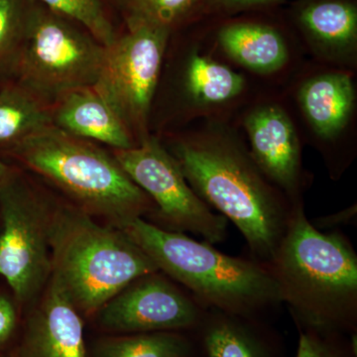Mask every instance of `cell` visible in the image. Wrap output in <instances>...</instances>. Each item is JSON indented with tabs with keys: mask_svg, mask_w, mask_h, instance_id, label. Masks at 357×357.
Wrapping results in <instances>:
<instances>
[{
	"mask_svg": "<svg viewBox=\"0 0 357 357\" xmlns=\"http://www.w3.org/2000/svg\"><path fill=\"white\" fill-rule=\"evenodd\" d=\"M169 152L199 198L241 231L249 257L269 266L297 206L265 177L245 145L213 126L176 140Z\"/></svg>",
	"mask_w": 357,
	"mask_h": 357,
	"instance_id": "1",
	"label": "cell"
},
{
	"mask_svg": "<svg viewBox=\"0 0 357 357\" xmlns=\"http://www.w3.org/2000/svg\"><path fill=\"white\" fill-rule=\"evenodd\" d=\"M269 267L295 325L356 333L357 255L344 232L316 229L300 204Z\"/></svg>",
	"mask_w": 357,
	"mask_h": 357,
	"instance_id": "2",
	"label": "cell"
},
{
	"mask_svg": "<svg viewBox=\"0 0 357 357\" xmlns=\"http://www.w3.org/2000/svg\"><path fill=\"white\" fill-rule=\"evenodd\" d=\"M160 271L187 289L206 309L267 319L283 305L266 264L225 255L206 241L162 229L143 218L122 229Z\"/></svg>",
	"mask_w": 357,
	"mask_h": 357,
	"instance_id": "3",
	"label": "cell"
},
{
	"mask_svg": "<svg viewBox=\"0 0 357 357\" xmlns=\"http://www.w3.org/2000/svg\"><path fill=\"white\" fill-rule=\"evenodd\" d=\"M49 243L51 278L81 314L100 312L129 284L159 270L123 230L100 225L79 206L53 208Z\"/></svg>",
	"mask_w": 357,
	"mask_h": 357,
	"instance_id": "4",
	"label": "cell"
},
{
	"mask_svg": "<svg viewBox=\"0 0 357 357\" xmlns=\"http://www.w3.org/2000/svg\"><path fill=\"white\" fill-rule=\"evenodd\" d=\"M10 152L60 188L79 208L105 218L117 229L156 211L153 202L114 156L55 126L30 136Z\"/></svg>",
	"mask_w": 357,
	"mask_h": 357,
	"instance_id": "5",
	"label": "cell"
},
{
	"mask_svg": "<svg viewBox=\"0 0 357 357\" xmlns=\"http://www.w3.org/2000/svg\"><path fill=\"white\" fill-rule=\"evenodd\" d=\"M105 54L82 26L35 2L14 77L51 107L70 91L93 88Z\"/></svg>",
	"mask_w": 357,
	"mask_h": 357,
	"instance_id": "6",
	"label": "cell"
},
{
	"mask_svg": "<svg viewBox=\"0 0 357 357\" xmlns=\"http://www.w3.org/2000/svg\"><path fill=\"white\" fill-rule=\"evenodd\" d=\"M52 208L16 176L0 184V275L15 299H36L51 278Z\"/></svg>",
	"mask_w": 357,
	"mask_h": 357,
	"instance_id": "7",
	"label": "cell"
},
{
	"mask_svg": "<svg viewBox=\"0 0 357 357\" xmlns=\"http://www.w3.org/2000/svg\"><path fill=\"white\" fill-rule=\"evenodd\" d=\"M114 158L153 202L165 229L196 234L213 245L227 241L229 220L194 192L177 161L156 138L146 136L132 148L114 150Z\"/></svg>",
	"mask_w": 357,
	"mask_h": 357,
	"instance_id": "8",
	"label": "cell"
},
{
	"mask_svg": "<svg viewBox=\"0 0 357 357\" xmlns=\"http://www.w3.org/2000/svg\"><path fill=\"white\" fill-rule=\"evenodd\" d=\"M170 30L153 26L128 28L105 47L96 93L121 117L131 134L142 133L165 54Z\"/></svg>",
	"mask_w": 357,
	"mask_h": 357,
	"instance_id": "9",
	"label": "cell"
},
{
	"mask_svg": "<svg viewBox=\"0 0 357 357\" xmlns=\"http://www.w3.org/2000/svg\"><path fill=\"white\" fill-rule=\"evenodd\" d=\"M208 310L187 289L158 270L129 284L98 312L105 328L131 335L194 333Z\"/></svg>",
	"mask_w": 357,
	"mask_h": 357,
	"instance_id": "10",
	"label": "cell"
},
{
	"mask_svg": "<svg viewBox=\"0 0 357 357\" xmlns=\"http://www.w3.org/2000/svg\"><path fill=\"white\" fill-rule=\"evenodd\" d=\"M244 128L250 154L265 177L280 190L294 206L304 204L306 176L303 170L299 137L285 110L263 105L251 110Z\"/></svg>",
	"mask_w": 357,
	"mask_h": 357,
	"instance_id": "11",
	"label": "cell"
},
{
	"mask_svg": "<svg viewBox=\"0 0 357 357\" xmlns=\"http://www.w3.org/2000/svg\"><path fill=\"white\" fill-rule=\"evenodd\" d=\"M22 357H88L81 312L50 278L28 323Z\"/></svg>",
	"mask_w": 357,
	"mask_h": 357,
	"instance_id": "12",
	"label": "cell"
},
{
	"mask_svg": "<svg viewBox=\"0 0 357 357\" xmlns=\"http://www.w3.org/2000/svg\"><path fill=\"white\" fill-rule=\"evenodd\" d=\"M194 335L199 357H284L267 319L208 309Z\"/></svg>",
	"mask_w": 357,
	"mask_h": 357,
	"instance_id": "13",
	"label": "cell"
},
{
	"mask_svg": "<svg viewBox=\"0 0 357 357\" xmlns=\"http://www.w3.org/2000/svg\"><path fill=\"white\" fill-rule=\"evenodd\" d=\"M55 128L84 140H95L115 150L135 146L132 134L121 117L93 88L70 91L51 107Z\"/></svg>",
	"mask_w": 357,
	"mask_h": 357,
	"instance_id": "14",
	"label": "cell"
},
{
	"mask_svg": "<svg viewBox=\"0 0 357 357\" xmlns=\"http://www.w3.org/2000/svg\"><path fill=\"white\" fill-rule=\"evenodd\" d=\"M301 107L321 139H335L349 123L356 91L351 76L325 73L307 79L299 93Z\"/></svg>",
	"mask_w": 357,
	"mask_h": 357,
	"instance_id": "15",
	"label": "cell"
},
{
	"mask_svg": "<svg viewBox=\"0 0 357 357\" xmlns=\"http://www.w3.org/2000/svg\"><path fill=\"white\" fill-rule=\"evenodd\" d=\"M218 42L232 60L259 74L276 72L287 63L289 58L283 35L266 23H227L218 30Z\"/></svg>",
	"mask_w": 357,
	"mask_h": 357,
	"instance_id": "16",
	"label": "cell"
},
{
	"mask_svg": "<svg viewBox=\"0 0 357 357\" xmlns=\"http://www.w3.org/2000/svg\"><path fill=\"white\" fill-rule=\"evenodd\" d=\"M296 20L314 47L330 55L351 53L357 43V8L349 0H305Z\"/></svg>",
	"mask_w": 357,
	"mask_h": 357,
	"instance_id": "17",
	"label": "cell"
},
{
	"mask_svg": "<svg viewBox=\"0 0 357 357\" xmlns=\"http://www.w3.org/2000/svg\"><path fill=\"white\" fill-rule=\"evenodd\" d=\"M54 126L51 107L20 84L0 89V149L10 151L30 136Z\"/></svg>",
	"mask_w": 357,
	"mask_h": 357,
	"instance_id": "18",
	"label": "cell"
},
{
	"mask_svg": "<svg viewBox=\"0 0 357 357\" xmlns=\"http://www.w3.org/2000/svg\"><path fill=\"white\" fill-rule=\"evenodd\" d=\"M243 76L227 66L194 51L185 65V95L199 107H213L234 100L243 93Z\"/></svg>",
	"mask_w": 357,
	"mask_h": 357,
	"instance_id": "19",
	"label": "cell"
},
{
	"mask_svg": "<svg viewBox=\"0 0 357 357\" xmlns=\"http://www.w3.org/2000/svg\"><path fill=\"white\" fill-rule=\"evenodd\" d=\"M95 357H199L194 333H131L105 338L96 344Z\"/></svg>",
	"mask_w": 357,
	"mask_h": 357,
	"instance_id": "20",
	"label": "cell"
},
{
	"mask_svg": "<svg viewBox=\"0 0 357 357\" xmlns=\"http://www.w3.org/2000/svg\"><path fill=\"white\" fill-rule=\"evenodd\" d=\"M128 28L153 26L174 28L202 9L204 0H114Z\"/></svg>",
	"mask_w": 357,
	"mask_h": 357,
	"instance_id": "21",
	"label": "cell"
},
{
	"mask_svg": "<svg viewBox=\"0 0 357 357\" xmlns=\"http://www.w3.org/2000/svg\"><path fill=\"white\" fill-rule=\"evenodd\" d=\"M34 0H0V79L15 76Z\"/></svg>",
	"mask_w": 357,
	"mask_h": 357,
	"instance_id": "22",
	"label": "cell"
},
{
	"mask_svg": "<svg viewBox=\"0 0 357 357\" xmlns=\"http://www.w3.org/2000/svg\"><path fill=\"white\" fill-rule=\"evenodd\" d=\"M53 13L82 26L105 47L117 38L103 0H34Z\"/></svg>",
	"mask_w": 357,
	"mask_h": 357,
	"instance_id": "23",
	"label": "cell"
},
{
	"mask_svg": "<svg viewBox=\"0 0 357 357\" xmlns=\"http://www.w3.org/2000/svg\"><path fill=\"white\" fill-rule=\"evenodd\" d=\"M296 326L299 332L296 357H357L356 333L347 335Z\"/></svg>",
	"mask_w": 357,
	"mask_h": 357,
	"instance_id": "24",
	"label": "cell"
},
{
	"mask_svg": "<svg viewBox=\"0 0 357 357\" xmlns=\"http://www.w3.org/2000/svg\"><path fill=\"white\" fill-rule=\"evenodd\" d=\"M284 1L286 0H204L202 10L211 15L229 16L276 6Z\"/></svg>",
	"mask_w": 357,
	"mask_h": 357,
	"instance_id": "25",
	"label": "cell"
},
{
	"mask_svg": "<svg viewBox=\"0 0 357 357\" xmlns=\"http://www.w3.org/2000/svg\"><path fill=\"white\" fill-rule=\"evenodd\" d=\"M357 218L356 204L344 208V210L333 213V215H324L311 222L316 229L321 231H332L345 225H356Z\"/></svg>",
	"mask_w": 357,
	"mask_h": 357,
	"instance_id": "26",
	"label": "cell"
},
{
	"mask_svg": "<svg viewBox=\"0 0 357 357\" xmlns=\"http://www.w3.org/2000/svg\"><path fill=\"white\" fill-rule=\"evenodd\" d=\"M16 326V311L13 303L6 296L0 295V344L13 335Z\"/></svg>",
	"mask_w": 357,
	"mask_h": 357,
	"instance_id": "27",
	"label": "cell"
},
{
	"mask_svg": "<svg viewBox=\"0 0 357 357\" xmlns=\"http://www.w3.org/2000/svg\"><path fill=\"white\" fill-rule=\"evenodd\" d=\"M10 173L11 172L10 170H9L8 167H7L6 164L0 160V184H1V183L3 182L9 175H10Z\"/></svg>",
	"mask_w": 357,
	"mask_h": 357,
	"instance_id": "28",
	"label": "cell"
}]
</instances>
